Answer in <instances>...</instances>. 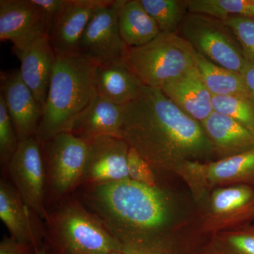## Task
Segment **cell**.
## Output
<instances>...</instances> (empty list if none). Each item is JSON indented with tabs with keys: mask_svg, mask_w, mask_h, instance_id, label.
I'll use <instances>...</instances> for the list:
<instances>
[{
	"mask_svg": "<svg viewBox=\"0 0 254 254\" xmlns=\"http://www.w3.org/2000/svg\"><path fill=\"white\" fill-rule=\"evenodd\" d=\"M172 180L155 187L131 180L83 185L74 195L104 224L124 254H202L208 237L200 230L196 203Z\"/></svg>",
	"mask_w": 254,
	"mask_h": 254,
	"instance_id": "cell-1",
	"label": "cell"
},
{
	"mask_svg": "<svg viewBox=\"0 0 254 254\" xmlns=\"http://www.w3.org/2000/svg\"><path fill=\"white\" fill-rule=\"evenodd\" d=\"M122 138L148 163L158 182L173 176L183 164L216 158L201 124L158 88L143 87L124 106Z\"/></svg>",
	"mask_w": 254,
	"mask_h": 254,
	"instance_id": "cell-2",
	"label": "cell"
},
{
	"mask_svg": "<svg viewBox=\"0 0 254 254\" xmlns=\"http://www.w3.org/2000/svg\"><path fill=\"white\" fill-rule=\"evenodd\" d=\"M98 65L81 53L56 55L36 136L42 142L69 131L73 121L91 104L97 95Z\"/></svg>",
	"mask_w": 254,
	"mask_h": 254,
	"instance_id": "cell-3",
	"label": "cell"
},
{
	"mask_svg": "<svg viewBox=\"0 0 254 254\" xmlns=\"http://www.w3.org/2000/svg\"><path fill=\"white\" fill-rule=\"evenodd\" d=\"M43 224L47 254H123L104 224L74 194L49 205Z\"/></svg>",
	"mask_w": 254,
	"mask_h": 254,
	"instance_id": "cell-4",
	"label": "cell"
},
{
	"mask_svg": "<svg viewBox=\"0 0 254 254\" xmlns=\"http://www.w3.org/2000/svg\"><path fill=\"white\" fill-rule=\"evenodd\" d=\"M127 64L145 86L161 89L195 65V51L177 33H161L145 46L129 48Z\"/></svg>",
	"mask_w": 254,
	"mask_h": 254,
	"instance_id": "cell-5",
	"label": "cell"
},
{
	"mask_svg": "<svg viewBox=\"0 0 254 254\" xmlns=\"http://www.w3.org/2000/svg\"><path fill=\"white\" fill-rule=\"evenodd\" d=\"M43 143L47 177V207L74 194L81 186L88 142L70 132Z\"/></svg>",
	"mask_w": 254,
	"mask_h": 254,
	"instance_id": "cell-6",
	"label": "cell"
},
{
	"mask_svg": "<svg viewBox=\"0 0 254 254\" xmlns=\"http://www.w3.org/2000/svg\"><path fill=\"white\" fill-rule=\"evenodd\" d=\"M180 36L196 53L218 66L240 73L246 58L231 30L221 20L189 13Z\"/></svg>",
	"mask_w": 254,
	"mask_h": 254,
	"instance_id": "cell-7",
	"label": "cell"
},
{
	"mask_svg": "<svg viewBox=\"0 0 254 254\" xmlns=\"http://www.w3.org/2000/svg\"><path fill=\"white\" fill-rule=\"evenodd\" d=\"M195 203L200 230L206 237L245 226L254 220V185L216 188Z\"/></svg>",
	"mask_w": 254,
	"mask_h": 254,
	"instance_id": "cell-8",
	"label": "cell"
},
{
	"mask_svg": "<svg viewBox=\"0 0 254 254\" xmlns=\"http://www.w3.org/2000/svg\"><path fill=\"white\" fill-rule=\"evenodd\" d=\"M195 202L220 187L254 185V148L240 154L208 162H188L175 173Z\"/></svg>",
	"mask_w": 254,
	"mask_h": 254,
	"instance_id": "cell-9",
	"label": "cell"
},
{
	"mask_svg": "<svg viewBox=\"0 0 254 254\" xmlns=\"http://www.w3.org/2000/svg\"><path fill=\"white\" fill-rule=\"evenodd\" d=\"M33 213L44 220L47 214V177L43 143L37 136L20 141L2 173Z\"/></svg>",
	"mask_w": 254,
	"mask_h": 254,
	"instance_id": "cell-10",
	"label": "cell"
},
{
	"mask_svg": "<svg viewBox=\"0 0 254 254\" xmlns=\"http://www.w3.org/2000/svg\"><path fill=\"white\" fill-rule=\"evenodd\" d=\"M123 0L111 1L95 11L80 42L78 53L98 64L127 62L128 48L119 28L118 14Z\"/></svg>",
	"mask_w": 254,
	"mask_h": 254,
	"instance_id": "cell-11",
	"label": "cell"
},
{
	"mask_svg": "<svg viewBox=\"0 0 254 254\" xmlns=\"http://www.w3.org/2000/svg\"><path fill=\"white\" fill-rule=\"evenodd\" d=\"M48 32L44 14L31 0L0 1V40L9 41L16 56Z\"/></svg>",
	"mask_w": 254,
	"mask_h": 254,
	"instance_id": "cell-12",
	"label": "cell"
},
{
	"mask_svg": "<svg viewBox=\"0 0 254 254\" xmlns=\"http://www.w3.org/2000/svg\"><path fill=\"white\" fill-rule=\"evenodd\" d=\"M87 142L88 153L81 186L130 180L127 165L129 145L123 138L102 136Z\"/></svg>",
	"mask_w": 254,
	"mask_h": 254,
	"instance_id": "cell-13",
	"label": "cell"
},
{
	"mask_svg": "<svg viewBox=\"0 0 254 254\" xmlns=\"http://www.w3.org/2000/svg\"><path fill=\"white\" fill-rule=\"evenodd\" d=\"M109 0H66L52 23L48 37L58 55L77 54L83 33L95 11Z\"/></svg>",
	"mask_w": 254,
	"mask_h": 254,
	"instance_id": "cell-14",
	"label": "cell"
},
{
	"mask_svg": "<svg viewBox=\"0 0 254 254\" xmlns=\"http://www.w3.org/2000/svg\"><path fill=\"white\" fill-rule=\"evenodd\" d=\"M19 141L37 136L43 105L23 81L19 69L1 73V94Z\"/></svg>",
	"mask_w": 254,
	"mask_h": 254,
	"instance_id": "cell-15",
	"label": "cell"
},
{
	"mask_svg": "<svg viewBox=\"0 0 254 254\" xmlns=\"http://www.w3.org/2000/svg\"><path fill=\"white\" fill-rule=\"evenodd\" d=\"M2 175L0 180V219L10 236L41 248L45 238L43 220L28 208L8 177Z\"/></svg>",
	"mask_w": 254,
	"mask_h": 254,
	"instance_id": "cell-16",
	"label": "cell"
},
{
	"mask_svg": "<svg viewBox=\"0 0 254 254\" xmlns=\"http://www.w3.org/2000/svg\"><path fill=\"white\" fill-rule=\"evenodd\" d=\"M160 90L184 113L201 125L213 113V95L195 65Z\"/></svg>",
	"mask_w": 254,
	"mask_h": 254,
	"instance_id": "cell-17",
	"label": "cell"
},
{
	"mask_svg": "<svg viewBox=\"0 0 254 254\" xmlns=\"http://www.w3.org/2000/svg\"><path fill=\"white\" fill-rule=\"evenodd\" d=\"M123 118L124 106L97 94L91 104L73 121L68 132L85 141L102 136L122 138Z\"/></svg>",
	"mask_w": 254,
	"mask_h": 254,
	"instance_id": "cell-18",
	"label": "cell"
},
{
	"mask_svg": "<svg viewBox=\"0 0 254 254\" xmlns=\"http://www.w3.org/2000/svg\"><path fill=\"white\" fill-rule=\"evenodd\" d=\"M18 58L21 62L19 71L23 81L44 108L56 60L48 36L38 38Z\"/></svg>",
	"mask_w": 254,
	"mask_h": 254,
	"instance_id": "cell-19",
	"label": "cell"
},
{
	"mask_svg": "<svg viewBox=\"0 0 254 254\" xmlns=\"http://www.w3.org/2000/svg\"><path fill=\"white\" fill-rule=\"evenodd\" d=\"M202 127L218 159L240 154L254 148V133L226 115L213 111Z\"/></svg>",
	"mask_w": 254,
	"mask_h": 254,
	"instance_id": "cell-20",
	"label": "cell"
},
{
	"mask_svg": "<svg viewBox=\"0 0 254 254\" xmlns=\"http://www.w3.org/2000/svg\"><path fill=\"white\" fill-rule=\"evenodd\" d=\"M144 86L127 62L104 64L97 68V94L115 104L125 106L131 103Z\"/></svg>",
	"mask_w": 254,
	"mask_h": 254,
	"instance_id": "cell-21",
	"label": "cell"
},
{
	"mask_svg": "<svg viewBox=\"0 0 254 254\" xmlns=\"http://www.w3.org/2000/svg\"><path fill=\"white\" fill-rule=\"evenodd\" d=\"M118 23L122 38L128 49L145 46L161 33L141 0H123Z\"/></svg>",
	"mask_w": 254,
	"mask_h": 254,
	"instance_id": "cell-22",
	"label": "cell"
},
{
	"mask_svg": "<svg viewBox=\"0 0 254 254\" xmlns=\"http://www.w3.org/2000/svg\"><path fill=\"white\" fill-rule=\"evenodd\" d=\"M195 66L213 96L242 95L254 100L240 73L218 66L195 52Z\"/></svg>",
	"mask_w": 254,
	"mask_h": 254,
	"instance_id": "cell-23",
	"label": "cell"
},
{
	"mask_svg": "<svg viewBox=\"0 0 254 254\" xmlns=\"http://www.w3.org/2000/svg\"><path fill=\"white\" fill-rule=\"evenodd\" d=\"M202 254H254V225L250 224L210 235Z\"/></svg>",
	"mask_w": 254,
	"mask_h": 254,
	"instance_id": "cell-24",
	"label": "cell"
},
{
	"mask_svg": "<svg viewBox=\"0 0 254 254\" xmlns=\"http://www.w3.org/2000/svg\"><path fill=\"white\" fill-rule=\"evenodd\" d=\"M141 2L157 23L161 33H177L187 15L185 1L141 0Z\"/></svg>",
	"mask_w": 254,
	"mask_h": 254,
	"instance_id": "cell-25",
	"label": "cell"
},
{
	"mask_svg": "<svg viewBox=\"0 0 254 254\" xmlns=\"http://www.w3.org/2000/svg\"><path fill=\"white\" fill-rule=\"evenodd\" d=\"M189 13L225 21L235 16L252 17V0H188Z\"/></svg>",
	"mask_w": 254,
	"mask_h": 254,
	"instance_id": "cell-26",
	"label": "cell"
},
{
	"mask_svg": "<svg viewBox=\"0 0 254 254\" xmlns=\"http://www.w3.org/2000/svg\"><path fill=\"white\" fill-rule=\"evenodd\" d=\"M213 111L226 115L254 133V100L242 95L213 96Z\"/></svg>",
	"mask_w": 254,
	"mask_h": 254,
	"instance_id": "cell-27",
	"label": "cell"
},
{
	"mask_svg": "<svg viewBox=\"0 0 254 254\" xmlns=\"http://www.w3.org/2000/svg\"><path fill=\"white\" fill-rule=\"evenodd\" d=\"M19 141L4 98L0 95V165L2 173L6 170L10 160L17 149Z\"/></svg>",
	"mask_w": 254,
	"mask_h": 254,
	"instance_id": "cell-28",
	"label": "cell"
},
{
	"mask_svg": "<svg viewBox=\"0 0 254 254\" xmlns=\"http://www.w3.org/2000/svg\"><path fill=\"white\" fill-rule=\"evenodd\" d=\"M222 21L236 37L246 59H254V18L235 16Z\"/></svg>",
	"mask_w": 254,
	"mask_h": 254,
	"instance_id": "cell-29",
	"label": "cell"
},
{
	"mask_svg": "<svg viewBox=\"0 0 254 254\" xmlns=\"http://www.w3.org/2000/svg\"><path fill=\"white\" fill-rule=\"evenodd\" d=\"M127 165L130 180L147 186L155 187L158 185L157 177L150 165L131 147L128 150Z\"/></svg>",
	"mask_w": 254,
	"mask_h": 254,
	"instance_id": "cell-30",
	"label": "cell"
},
{
	"mask_svg": "<svg viewBox=\"0 0 254 254\" xmlns=\"http://www.w3.org/2000/svg\"><path fill=\"white\" fill-rule=\"evenodd\" d=\"M38 250L34 245L19 242L11 236H4L0 242V254H36Z\"/></svg>",
	"mask_w": 254,
	"mask_h": 254,
	"instance_id": "cell-31",
	"label": "cell"
},
{
	"mask_svg": "<svg viewBox=\"0 0 254 254\" xmlns=\"http://www.w3.org/2000/svg\"><path fill=\"white\" fill-rule=\"evenodd\" d=\"M33 4L41 10L46 17L49 31L52 23L63 9L66 0H31Z\"/></svg>",
	"mask_w": 254,
	"mask_h": 254,
	"instance_id": "cell-32",
	"label": "cell"
},
{
	"mask_svg": "<svg viewBox=\"0 0 254 254\" xmlns=\"http://www.w3.org/2000/svg\"><path fill=\"white\" fill-rule=\"evenodd\" d=\"M240 75L246 87L254 98V59H246Z\"/></svg>",
	"mask_w": 254,
	"mask_h": 254,
	"instance_id": "cell-33",
	"label": "cell"
},
{
	"mask_svg": "<svg viewBox=\"0 0 254 254\" xmlns=\"http://www.w3.org/2000/svg\"><path fill=\"white\" fill-rule=\"evenodd\" d=\"M36 254H47L46 247L44 245L37 250Z\"/></svg>",
	"mask_w": 254,
	"mask_h": 254,
	"instance_id": "cell-34",
	"label": "cell"
},
{
	"mask_svg": "<svg viewBox=\"0 0 254 254\" xmlns=\"http://www.w3.org/2000/svg\"><path fill=\"white\" fill-rule=\"evenodd\" d=\"M252 17L254 18V0H252Z\"/></svg>",
	"mask_w": 254,
	"mask_h": 254,
	"instance_id": "cell-35",
	"label": "cell"
},
{
	"mask_svg": "<svg viewBox=\"0 0 254 254\" xmlns=\"http://www.w3.org/2000/svg\"><path fill=\"white\" fill-rule=\"evenodd\" d=\"M109 254H124L121 253V252H113V253Z\"/></svg>",
	"mask_w": 254,
	"mask_h": 254,
	"instance_id": "cell-36",
	"label": "cell"
}]
</instances>
